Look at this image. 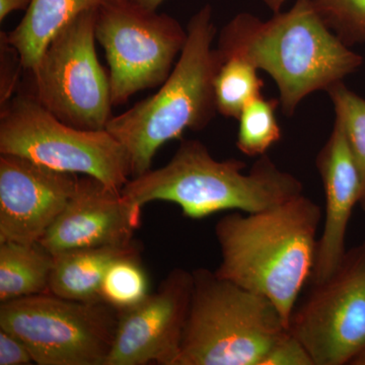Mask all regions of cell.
Here are the masks:
<instances>
[{
    "mask_svg": "<svg viewBox=\"0 0 365 365\" xmlns=\"http://www.w3.org/2000/svg\"><path fill=\"white\" fill-rule=\"evenodd\" d=\"M321 220L319 204L304 194L258 212L223 216L215 230L222 254L216 275L265 297L288 327L313 274Z\"/></svg>",
    "mask_w": 365,
    "mask_h": 365,
    "instance_id": "1",
    "label": "cell"
},
{
    "mask_svg": "<svg viewBox=\"0 0 365 365\" xmlns=\"http://www.w3.org/2000/svg\"><path fill=\"white\" fill-rule=\"evenodd\" d=\"M215 49L220 59L240 57L267 72L288 117L307 96L328 91L364 62L327 26L313 0H297L266 21L237 14L222 29Z\"/></svg>",
    "mask_w": 365,
    "mask_h": 365,
    "instance_id": "2",
    "label": "cell"
},
{
    "mask_svg": "<svg viewBox=\"0 0 365 365\" xmlns=\"http://www.w3.org/2000/svg\"><path fill=\"white\" fill-rule=\"evenodd\" d=\"M246 167L235 158L215 160L200 141L182 139L167 165L131 178L121 194L139 210L153 201L177 204L192 220L227 210L258 212L304 194L302 182L267 155L248 174Z\"/></svg>",
    "mask_w": 365,
    "mask_h": 365,
    "instance_id": "3",
    "label": "cell"
},
{
    "mask_svg": "<svg viewBox=\"0 0 365 365\" xmlns=\"http://www.w3.org/2000/svg\"><path fill=\"white\" fill-rule=\"evenodd\" d=\"M187 41L158 93L113 116L106 130L126 150L131 178L151 169L167 143L187 130H202L215 116V79L220 60L213 48L216 29L210 6L190 19Z\"/></svg>",
    "mask_w": 365,
    "mask_h": 365,
    "instance_id": "4",
    "label": "cell"
},
{
    "mask_svg": "<svg viewBox=\"0 0 365 365\" xmlns=\"http://www.w3.org/2000/svg\"><path fill=\"white\" fill-rule=\"evenodd\" d=\"M193 278L178 365H263L288 332L276 307L208 269Z\"/></svg>",
    "mask_w": 365,
    "mask_h": 365,
    "instance_id": "5",
    "label": "cell"
},
{
    "mask_svg": "<svg viewBox=\"0 0 365 365\" xmlns=\"http://www.w3.org/2000/svg\"><path fill=\"white\" fill-rule=\"evenodd\" d=\"M0 155L93 177L117 192L131 178L126 150L111 133L63 123L28 91H19L1 107Z\"/></svg>",
    "mask_w": 365,
    "mask_h": 365,
    "instance_id": "6",
    "label": "cell"
},
{
    "mask_svg": "<svg viewBox=\"0 0 365 365\" xmlns=\"http://www.w3.org/2000/svg\"><path fill=\"white\" fill-rule=\"evenodd\" d=\"M119 312L104 300L40 294L0 304V329L18 336L39 365H105Z\"/></svg>",
    "mask_w": 365,
    "mask_h": 365,
    "instance_id": "7",
    "label": "cell"
},
{
    "mask_svg": "<svg viewBox=\"0 0 365 365\" xmlns=\"http://www.w3.org/2000/svg\"><path fill=\"white\" fill-rule=\"evenodd\" d=\"M98 9L60 30L32 71L31 93L53 116L83 130H105L112 119L109 76L96 51Z\"/></svg>",
    "mask_w": 365,
    "mask_h": 365,
    "instance_id": "8",
    "label": "cell"
},
{
    "mask_svg": "<svg viewBox=\"0 0 365 365\" xmlns=\"http://www.w3.org/2000/svg\"><path fill=\"white\" fill-rule=\"evenodd\" d=\"M95 30L109 64L113 106L162 86L188 36L176 19L135 0H107L98 9Z\"/></svg>",
    "mask_w": 365,
    "mask_h": 365,
    "instance_id": "9",
    "label": "cell"
},
{
    "mask_svg": "<svg viewBox=\"0 0 365 365\" xmlns=\"http://www.w3.org/2000/svg\"><path fill=\"white\" fill-rule=\"evenodd\" d=\"M288 331L314 365L351 364L365 350V240L348 250L332 275L312 282Z\"/></svg>",
    "mask_w": 365,
    "mask_h": 365,
    "instance_id": "10",
    "label": "cell"
},
{
    "mask_svg": "<svg viewBox=\"0 0 365 365\" xmlns=\"http://www.w3.org/2000/svg\"><path fill=\"white\" fill-rule=\"evenodd\" d=\"M193 284V272L174 269L157 292L119 312L105 365H178Z\"/></svg>",
    "mask_w": 365,
    "mask_h": 365,
    "instance_id": "11",
    "label": "cell"
},
{
    "mask_svg": "<svg viewBox=\"0 0 365 365\" xmlns=\"http://www.w3.org/2000/svg\"><path fill=\"white\" fill-rule=\"evenodd\" d=\"M78 175L0 155V242H39L73 195Z\"/></svg>",
    "mask_w": 365,
    "mask_h": 365,
    "instance_id": "12",
    "label": "cell"
},
{
    "mask_svg": "<svg viewBox=\"0 0 365 365\" xmlns=\"http://www.w3.org/2000/svg\"><path fill=\"white\" fill-rule=\"evenodd\" d=\"M141 210L102 182L79 178L78 187L62 212L40 240L52 255L71 250L126 246L133 242Z\"/></svg>",
    "mask_w": 365,
    "mask_h": 365,
    "instance_id": "13",
    "label": "cell"
},
{
    "mask_svg": "<svg viewBox=\"0 0 365 365\" xmlns=\"http://www.w3.org/2000/svg\"><path fill=\"white\" fill-rule=\"evenodd\" d=\"M317 169L325 193V218L318 241L312 282L325 280L344 258L348 225L359 204L361 182L344 129L337 119L317 157Z\"/></svg>",
    "mask_w": 365,
    "mask_h": 365,
    "instance_id": "14",
    "label": "cell"
},
{
    "mask_svg": "<svg viewBox=\"0 0 365 365\" xmlns=\"http://www.w3.org/2000/svg\"><path fill=\"white\" fill-rule=\"evenodd\" d=\"M138 252L132 242L126 246L71 250L53 255L54 263L47 294L76 302L101 299V288L108 269L120 257Z\"/></svg>",
    "mask_w": 365,
    "mask_h": 365,
    "instance_id": "15",
    "label": "cell"
},
{
    "mask_svg": "<svg viewBox=\"0 0 365 365\" xmlns=\"http://www.w3.org/2000/svg\"><path fill=\"white\" fill-rule=\"evenodd\" d=\"M107 0H33L21 23L6 34L25 71H32L54 36L83 11Z\"/></svg>",
    "mask_w": 365,
    "mask_h": 365,
    "instance_id": "16",
    "label": "cell"
},
{
    "mask_svg": "<svg viewBox=\"0 0 365 365\" xmlns=\"http://www.w3.org/2000/svg\"><path fill=\"white\" fill-rule=\"evenodd\" d=\"M53 263L39 242H0V302L47 292Z\"/></svg>",
    "mask_w": 365,
    "mask_h": 365,
    "instance_id": "17",
    "label": "cell"
},
{
    "mask_svg": "<svg viewBox=\"0 0 365 365\" xmlns=\"http://www.w3.org/2000/svg\"><path fill=\"white\" fill-rule=\"evenodd\" d=\"M215 79V98L217 113L223 117L239 119L250 102L261 96L263 81L258 69L240 57L220 59Z\"/></svg>",
    "mask_w": 365,
    "mask_h": 365,
    "instance_id": "18",
    "label": "cell"
},
{
    "mask_svg": "<svg viewBox=\"0 0 365 365\" xmlns=\"http://www.w3.org/2000/svg\"><path fill=\"white\" fill-rule=\"evenodd\" d=\"M279 100L259 96L242 110L239 117L237 146L248 157H262L282 137L276 110Z\"/></svg>",
    "mask_w": 365,
    "mask_h": 365,
    "instance_id": "19",
    "label": "cell"
},
{
    "mask_svg": "<svg viewBox=\"0 0 365 365\" xmlns=\"http://www.w3.org/2000/svg\"><path fill=\"white\" fill-rule=\"evenodd\" d=\"M148 290V274L135 252L113 262L103 280L101 299L122 312L143 302L150 294Z\"/></svg>",
    "mask_w": 365,
    "mask_h": 365,
    "instance_id": "20",
    "label": "cell"
},
{
    "mask_svg": "<svg viewBox=\"0 0 365 365\" xmlns=\"http://www.w3.org/2000/svg\"><path fill=\"white\" fill-rule=\"evenodd\" d=\"M327 91L332 100L336 119L344 129L359 170L361 182L359 206L365 211V100L349 90L343 81L331 86Z\"/></svg>",
    "mask_w": 365,
    "mask_h": 365,
    "instance_id": "21",
    "label": "cell"
},
{
    "mask_svg": "<svg viewBox=\"0 0 365 365\" xmlns=\"http://www.w3.org/2000/svg\"><path fill=\"white\" fill-rule=\"evenodd\" d=\"M327 26L346 46L365 43V0H313Z\"/></svg>",
    "mask_w": 365,
    "mask_h": 365,
    "instance_id": "22",
    "label": "cell"
},
{
    "mask_svg": "<svg viewBox=\"0 0 365 365\" xmlns=\"http://www.w3.org/2000/svg\"><path fill=\"white\" fill-rule=\"evenodd\" d=\"M1 79H0V107L6 104L14 93L20 78V71L24 69L21 66L20 55L9 44L6 34L1 33Z\"/></svg>",
    "mask_w": 365,
    "mask_h": 365,
    "instance_id": "23",
    "label": "cell"
},
{
    "mask_svg": "<svg viewBox=\"0 0 365 365\" xmlns=\"http://www.w3.org/2000/svg\"><path fill=\"white\" fill-rule=\"evenodd\" d=\"M263 365H314L306 348L288 331L269 353Z\"/></svg>",
    "mask_w": 365,
    "mask_h": 365,
    "instance_id": "24",
    "label": "cell"
},
{
    "mask_svg": "<svg viewBox=\"0 0 365 365\" xmlns=\"http://www.w3.org/2000/svg\"><path fill=\"white\" fill-rule=\"evenodd\" d=\"M35 364L28 346L18 336L0 329V365Z\"/></svg>",
    "mask_w": 365,
    "mask_h": 365,
    "instance_id": "25",
    "label": "cell"
},
{
    "mask_svg": "<svg viewBox=\"0 0 365 365\" xmlns=\"http://www.w3.org/2000/svg\"><path fill=\"white\" fill-rule=\"evenodd\" d=\"M33 0H0V21L6 20V16L14 11H26Z\"/></svg>",
    "mask_w": 365,
    "mask_h": 365,
    "instance_id": "26",
    "label": "cell"
},
{
    "mask_svg": "<svg viewBox=\"0 0 365 365\" xmlns=\"http://www.w3.org/2000/svg\"><path fill=\"white\" fill-rule=\"evenodd\" d=\"M137 4H140L145 9H153V11H158V6L163 4L165 0H135Z\"/></svg>",
    "mask_w": 365,
    "mask_h": 365,
    "instance_id": "27",
    "label": "cell"
},
{
    "mask_svg": "<svg viewBox=\"0 0 365 365\" xmlns=\"http://www.w3.org/2000/svg\"><path fill=\"white\" fill-rule=\"evenodd\" d=\"M263 1L276 14L279 13L281 7L287 2V0H263Z\"/></svg>",
    "mask_w": 365,
    "mask_h": 365,
    "instance_id": "28",
    "label": "cell"
}]
</instances>
